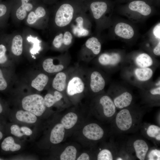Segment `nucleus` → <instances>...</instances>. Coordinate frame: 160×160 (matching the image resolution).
Listing matches in <instances>:
<instances>
[{"label":"nucleus","mask_w":160,"mask_h":160,"mask_svg":"<svg viewBox=\"0 0 160 160\" xmlns=\"http://www.w3.org/2000/svg\"><path fill=\"white\" fill-rule=\"evenodd\" d=\"M87 2L82 0H64L54 13L53 23L57 32L68 28L76 15L87 10Z\"/></svg>","instance_id":"1"},{"label":"nucleus","mask_w":160,"mask_h":160,"mask_svg":"<svg viewBox=\"0 0 160 160\" xmlns=\"http://www.w3.org/2000/svg\"><path fill=\"white\" fill-rule=\"evenodd\" d=\"M143 113L125 108L116 113L111 122L113 131L118 133H131L141 126Z\"/></svg>","instance_id":"2"},{"label":"nucleus","mask_w":160,"mask_h":160,"mask_svg":"<svg viewBox=\"0 0 160 160\" xmlns=\"http://www.w3.org/2000/svg\"><path fill=\"white\" fill-rule=\"evenodd\" d=\"M87 11L84 10L77 14L69 25L68 28L74 37H85L89 34L90 22Z\"/></svg>","instance_id":"3"},{"label":"nucleus","mask_w":160,"mask_h":160,"mask_svg":"<svg viewBox=\"0 0 160 160\" xmlns=\"http://www.w3.org/2000/svg\"><path fill=\"white\" fill-rule=\"evenodd\" d=\"M22 106L24 110L39 116L45 112L46 106L44 98L41 95L34 94L24 97L22 101Z\"/></svg>","instance_id":"4"},{"label":"nucleus","mask_w":160,"mask_h":160,"mask_svg":"<svg viewBox=\"0 0 160 160\" xmlns=\"http://www.w3.org/2000/svg\"><path fill=\"white\" fill-rule=\"evenodd\" d=\"M100 106L97 111L98 117L103 120L111 122L116 113V108L110 97L104 95L99 100Z\"/></svg>","instance_id":"5"},{"label":"nucleus","mask_w":160,"mask_h":160,"mask_svg":"<svg viewBox=\"0 0 160 160\" xmlns=\"http://www.w3.org/2000/svg\"><path fill=\"white\" fill-rule=\"evenodd\" d=\"M57 32L52 41L54 47L58 49H64L71 45L74 36L68 27Z\"/></svg>","instance_id":"6"},{"label":"nucleus","mask_w":160,"mask_h":160,"mask_svg":"<svg viewBox=\"0 0 160 160\" xmlns=\"http://www.w3.org/2000/svg\"><path fill=\"white\" fill-rule=\"evenodd\" d=\"M130 142V145L129 144L128 146H127L126 149L127 151L132 155L131 151L133 150L138 159L140 160H145L149 149L147 142L140 138L135 139Z\"/></svg>","instance_id":"7"},{"label":"nucleus","mask_w":160,"mask_h":160,"mask_svg":"<svg viewBox=\"0 0 160 160\" xmlns=\"http://www.w3.org/2000/svg\"><path fill=\"white\" fill-rule=\"evenodd\" d=\"M84 136L88 139L94 141L101 140L104 136V129L99 125L95 123L86 125L82 130Z\"/></svg>","instance_id":"8"},{"label":"nucleus","mask_w":160,"mask_h":160,"mask_svg":"<svg viewBox=\"0 0 160 160\" xmlns=\"http://www.w3.org/2000/svg\"><path fill=\"white\" fill-rule=\"evenodd\" d=\"M87 9L93 18L98 20L105 14L107 9V5L106 3L103 1H94L91 3L88 2Z\"/></svg>","instance_id":"9"},{"label":"nucleus","mask_w":160,"mask_h":160,"mask_svg":"<svg viewBox=\"0 0 160 160\" xmlns=\"http://www.w3.org/2000/svg\"><path fill=\"white\" fill-rule=\"evenodd\" d=\"M85 88L84 84L81 78L79 77H73L69 81L66 87L68 95L73 96L82 92Z\"/></svg>","instance_id":"10"},{"label":"nucleus","mask_w":160,"mask_h":160,"mask_svg":"<svg viewBox=\"0 0 160 160\" xmlns=\"http://www.w3.org/2000/svg\"><path fill=\"white\" fill-rule=\"evenodd\" d=\"M142 133L149 139L156 143L160 142V127L152 124H147L142 127Z\"/></svg>","instance_id":"11"},{"label":"nucleus","mask_w":160,"mask_h":160,"mask_svg":"<svg viewBox=\"0 0 160 160\" xmlns=\"http://www.w3.org/2000/svg\"><path fill=\"white\" fill-rule=\"evenodd\" d=\"M90 87L94 92H98L102 90L105 85L104 79L101 74L97 71L92 73L90 76Z\"/></svg>","instance_id":"12"},{"label":"nucleus","mask_w":160,"mask_h":160,"mask_svg":"<svg viewBox=\"0 0 160 160\" xmlns=\"http://www.w3.org/2000/svg\"><path fill=\"white\" fill-rule=\"evenodd\" d=\"M132 100V94L125 92L116 96L113 100L116 108L121 109L129 106Z\"/></svg>","instance_id":"13"},{"label":"nucleus","mask_w":160,"mask_h":160,"mask_svg":"<svg viewBox=\"0 0 160 160\" xmlns=\"http://www.w3.org/2000/svg\"><path fill=\"white\" fill-rule=\"evenodd\" d=\"M114 31L116 35L122 38L129 39L134 35L132 28L129 25L124 23H120L116 26Z\"/></svg>","instance_id":"14"},{"label":"nucleus","mask_w":160,"mask_h":160,"mask_svg":"<svg viewBox=\"0 0 160 160\" xmlns=\"http://www.w3.org/2000/svg\"><path fill=\"white\" fill-rule=\"evenodd\" d=\"M65 129L61 123L56 124L52 129L50 135V140L54 144L61 142L63 139Z\"/></svg>","instance_id":"15"},{"label":"nucleus","mask_w":160,"mask_h":160,"mask_svg":"<svg viewBox=\"0 0 160 160\" xmlns=\"http://www.w3.org/2000/svg\"><path fill=\"white\" fill-rule=\"evenodd\" d=\"M119 150L115 144L109 148H105L101 150L97 156L98 160H115Z\"/></svg>","instance_id":"16"},{"label":"nucleus","mask_w":160,"mask_h":160,"mask_svg":"<svg viewBox=\"0 0 160 160\" xmlns=\"http://www.w3.org/2000/svg\"><path fill=\"white\" fill-rule=\"evenodd\" d=\"M129 7L130 10L138 12L145 16L149 15L151 12L150 7L143 1H132L129 4Z\"/></svg>","instance_id":"17"},{"label":"nucleus","mask_w":160,"mask_h":160,"mask_svg":"<svg viewBox=\"0 0 160 160\" xmlns=\"http://www.w3.org/2000/svg\"><path fill=\"white\" fill-rule=\"evenodd\" d=\"M121 57L118 53L111 54L104 53L101 55L99 57L98 61L101 65H115L120 61Z\"/></svg>","instance_id":"18"},{"label":"nucleus","mask_w":160,"mask_h":160,"mask_svg":"<svg viewBox=\"0 0 160 160\" xmlns=\"http://www.w3.org/2000/svg\"><path fill=\"white\" fill-rule=\"evenodd\" d=\"M47 13L45 9L41 6L38 7L35 11L31 12L27 16V22L29 25H32L40 19L47 16Z\"/></svg>","instance_id":"19"},{"label":"nucleus","mask_w":160,"mask_h":160,"mask_svg":"<svg viewBox=\"0 0 160 160\" xmlns=\"http://www.w3.org/2000/svg\"><path fill=\"white\" fill-rule=\"evenodd\" d=\"M1 147L4 151L14 152L20 150L21 146L19 144L15 143L12 137L9 136L4 138L2 140L1 144Z\"/></svg>","instance_id":"20"},{"label":"nucleus","mask_w":160,"mask_h":160,"mask_svg":"<svg viewBox=\"0 0 160 160\" xmlns=\"http://www.w3.org/2000/svg\"><path fill=\"white\" fill-rule=\"evenodd\" d=\"M15 117L18 121L28 124L34 123L37 120L36 115L25 110L17 111L16 113Z\"/></svg>","instance_id":"21"},{"label":"nucleus","mask_w":160,"mask_h":160,"mask_svg":"<svg viewBox=\"0 0 160 160\" xmlns=\"http://www.w3.org/2000/svg\"><path fill=\"white\" fill-rule=\"evenodd\" d=\"M66 74L63 72H59L56 75L53 80L52 87L58 91H63L66 87Z\"/></svg>","instance_id":"22"},{"label":"nucleus","mask_w":160,"mask_h":160,"mask_svg":"<svg viewBox=\"0 0 160 160\" xmlns=\"http://www.w3.org/2000/svg\"><path fill=\"white\" fill-rule=\"evenodd\" d=\"M84 47L86 50H90L94 55H97L100 52L101 45L97 38L92 37L87 40L84 44Z\"/></svg>","instance_id":"23"},{"label":"nucleus","mask_w":160,"mask_h":160,"mask_svg":"<svg viewBox=\"0 0 160 160\" xmlns=\"http://www.w3.org/2000/svg\"><path fill=\"white\" fill-rule=\"evenodd\" d=\"M78 119V116L75 113H68L61 119L60 123L65 129H69L72 128L76 124Z\"/></svg>","instance_id":"24"},{"label":"nucleus","mask_w":160,"mask_h":160,"mask_svg":"<svg viewBox=\"0 0 160 160\" xmlns=\"http://www.w3.org/2000/svg\"><path fill=\"white\" fill-rule=\"evenodd\" d=\"M49 81L48 77L44 73L39 74L31 82V86L39 91H42Z\"/></svg>","instance_id":"25"},{"label":"nucleus","mask_w":160,"mask_h":160,"mask_svg":"<svg viewBox=\"0 0 160 160\" xmlns=\"http://www.w3.org/2000/svg\"><path fill=\"white\" fill-rule=\"evenodd\" d=\"M21 0L22 5L17 9L16 14L19 20H23L26 17L27 12L32 10L33 6L31 3H28L29 0Z\"/></svg>","instance_id":"26"},{"label":"nucleus","mask_w":160,"mask_h":160,"mask_svg":"<svg viewBox=\"0 0 160 160\" xmlns=\"http://www.w3.org/2000/svg\"><path fill=\"white\" fill-rule=\"evenodd\" d=\"M11 50L15 55H20L23 50V39L20 35L15 36L12 39L11 46Z\"/></svg>","instance_id":"27"},{"label":"nucleus","mask_w":160,"mask_h":160,"mask_svg":"<svg viewBox=\"0 0 160 160\" xmlns=\"http://www.w3.org/2000/svg\"><path fill=\"white\" fill-rule=\"evenodd\" d=\"M42 66L44 69L49 73L59 72L64 68L63 65H54L53 63V59L51 58L45 59L43 63Z\"/></svg>","instance_id":"28"},{"label":"nucleus","mask_w":160,"mask_h":160,"mask_svg":"<svg viewBox=\"0 0 160 160\" xmlns=\"http://www.w3.org/2000/svg\"><path fill=\"white\" fill-rule=\"evenodd\" d=\"M135 74L137 79L141 81H146L152 76L153 72L151 68H137L135 71Z\"/></svg>","instance_id":"29"},{"label":"nucleus","mask_w":160,"mask_h":160,"mask_svg":"<svg viewBox=\"0 0 160 160\" xmlns=\"http://www.w3.org/2000/svg\"><path fill=\"white\" fill-rule=\"evenodd\" d=\"M136 64L141 68H147L153 64V60L148 54L143 53L140 54L135 59Z\"/></svg>","instance_id":"30"},{"label":"nucleus","mask_w":160,"mask_h":160,"mask_svg":"<svg viewBox=\"0 0 160 160\" xmlns=\"http://www.w3.org/2000/svg\"><path fill=\"white\" fill-rule=\"evenodd\" d=\"M63 97L62 94L57 90L55 92L54 95L50 94H47L44 98V101L46 107H50L56 103L60 101Z\"/></svg>","instance_id":"31"},{"label":"nucleus","mask_w":160,"mask_h":160,"mask_svg":"<svg viewBox=\"0 0 160 160\" xmlns=\"http://www.w3.org/2000/svg\"><path fill=\"white\" fill-rule=\"evenodd\" d=\"M77 150L72 145L67 146L61 154L60 159L61 160H75L76 159Z\"/></svg>","instance_id":"32"},{"label":"nucleus","mask_w":160,"mask_h":160,"mask_svg":"<svg viewBox=\"0 0 160 160\" xmlns=\"http://www.w3.org/2000/svg\"><path fill=\"white\" fill-rule=\"evenodd\" d=\"M146 159L149 160H160V150L156 148L149 149L145 157Z\"/></svg>","instance_id":"33"},{"label":"nucleus","mask_w":160,"mask_h":160,"mask_svg":"<svg viewBox=\"0 0 160 160\" xmlns=\"http://www.w3.org/2000/svg\"><path fill=\"white\" fill-rule=\"evenodd\" d=\"M7 48L4 44L0 43V65L7 64L8 57L7 55Z\"/></svg>","instance_id":"34"},{"label":"nucleus","mask_w":160,"mask_h":160,"mask_svg":"<svg viewBox=\"0 0 160 160\" xmlns=\"http://www.w3.org/2000/svg\"><path fill=\"white\" fill-rule=\"evenodd\" d=\"M8 87L7 81L5 77L4 72L0 68V91L6 90Z\"/></svg>","instance_id":"35"},{"label":"nucleus","mask_w":160,"mask_h":160,"mask_svg":"<svg viewBox=\"0 0 160 160\" xmlns=\"http://www.w3.org/2000/svg\"><path fill=\"white\" fill-rule=\"evenodd\" d=\"M11 133L17 137H20L24 135L20 128L17 124L12 125L10 127Z\"/></svg>","instance_id":"36"},{"label":"nucleus","mask_w":160,"mask_h":160,"mask_svg":"<svg viewBox=\"0 0 160 160\" xmlns=\"http://www.w3.org/2000/svg\"><path fill=\"white\" fill-rule=\"evenodd\" d=\"M7 8L6 5L0 4V19L5 16L7 13Z\"/></svg>","instance_id":"37"},{"label":"nucleus","mask_w":160,"mask_h":160,"mask_svg":"<svg viewBox=\"0 0 160 160\" xmlns=\"http://www.w3.org/2000/svg\"><path fill=\"white\" fill-rule=\"evenodd\" d=\"M20 129L24 135L30 136L32 134V130L27 127L22 126L20 127Z\"/></svg>","instance_id":"38"},{"label":"nucleus","mask_w":160,"mask_h":160,"mask_svg":"<svg viewBox=\"0 0 160 160\" xmlns=\"http://www.w3.org/2000/svg\"><path fill=\"white\" fill-rule=\"evenodd\" d=\"M153 33L154 36L157 38L160 39V23L156 25L154 28Z\"/></svg>","instance_id":"39"},{"label":"nucleus","mask_w":160,"mask_h":160,"mask_svg":"<svg viewBox=\"0 0 160 160\" xmlns=\"http://www.w3.org/2000/svg\"><path fill=\"white\" fill-rule=\"evenodd\" d=\"M2 118L0 117V141L3 138L5 128L4 124L1 122Z\"/></svg>","instance_id":"40"},{"label":"nucleus","mask_w":160,"mask_h":160,"mask_svg":"<svg viewBox=\"0 0 160 160\" xmlns=\"http://www.w3.org/2000/svg\"><path fill=\"white\" fill-rule=\"evenodd\" d=\"M90 157L87 153H82L77 159V160H89Z\"/></svg>","instance_id":"41"},{"label":"nucleus","mask_w":160,"mask_h":160,"mask_svg":"<svg viewBox=\"0 0 160 160\" xmlns=\"http://www.w3.org/2000/svg\"><path fill=\"white\" fill-rule=\"evenodd\" d=\"M153 52L154 54L156 55H160V42L159 41L157 45L153 49Z\"/></svg>","instance_id":"42"},{"label":"nucleus","mask_w":160,"mask_h":160,"mask_svg":"<svg viewBox=\"0 0 160 160\" xmlns=\"http://www.w3.org/2000/svg\"><path fill=\"white\" fill-rule=\"evenodd\" d=\"M150 93L151 94L153 95H160V87H159L151 89L150 91Z\"/></svg>","instance_id":"43"},{"label":"nucleus","mask_w":160,"mask_h":160,"mask_svg":"<svg viewBox=\"0 0 160 160\" xmlns=\"http://www.w3.org/2000/svg\"><path fill=\"white\" fill-rule=\"evenodd\" d=\"M5 114V107L3 104L0 100V117H3V116Z\"/></svg>","instance_id":"44"},{"label":"nucleus","mask_w":160,"mask_h":160,"mask_svg":"<svg viewBox=\"0 0 160 160\" xmlns=\"http://www.w3.org/2000/svg\"><path fill=\"white\" fill-rule=\"evenodd\" d=\"M84 1H86V2H88V0H82Z\"/></svg>","instance_id":"45"},{"label":"nucleus","mask_w":160,"mask_h":160,"mask_svg":"<svg viewBox=\"0 0 160 160\" xmlns=\"http://www.w3.org/2000/svg\"></svg>","instance_id":"46"}]
</instances>
